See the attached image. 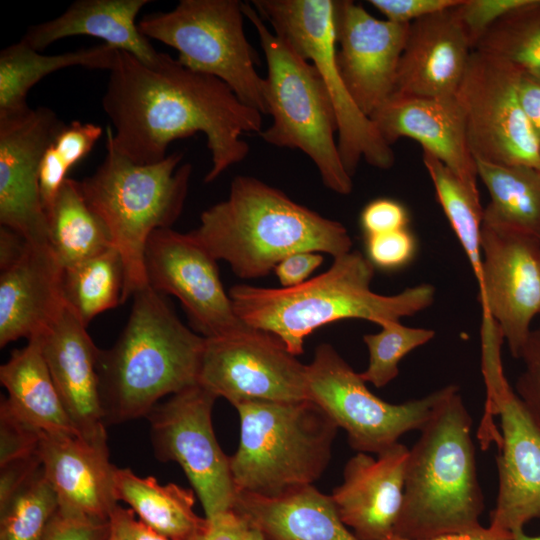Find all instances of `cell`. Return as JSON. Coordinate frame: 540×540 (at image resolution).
I'll list each match as a JSON object with an SVG mask.
<instances>
[{
  "label": "cell",
  "mask_w": 540,
  "mask_h": 540,
  "mask_svg": "<svg viewBox=\"0 0 540 540\" xmlns=\"http://www.w3.org/2000/svg\"><path fill=\"white\" fill-rule=\"evenodd\" d=\"M101 104L115 129L106 128L113 145L137 164L157 163L171 142L203 133L211 155L206 183L247 157L244 134L262 131L263 114L226 83L166 53L145 64L119 50Z\"/></svg>",
  "instance_id": "cell-1"
},
{
  "label": "cell",
  "mask_w": 540,
  "mask_h": 540,
  "mask_svg": "<svg viewBox=\"0 0 540 540\" xmlns=\"http://www.w3.org/2000/svg\"><path fill=\"white\" fill-rule=\"evenodd\" d=\"M190 233L243 279L266 276L292 253H327L336 258L352 247L340 222L250 176L235 177L228 198L203 211L200 225Z\"/></svg>",
  "instance_id": "cell-2"
},
{
  "label": "cell",
  "mask_w": 540,
  "mask_h": 540,
  "mask_svg": "<svg viewBox=\"0 0 540 540\" xmlns=\"http://www.w3.org/2000/svg\"><path fill=\"white\" fill-rule=\"evenodd\" d=\"M374 269L365 255L350 251L334 258L326 272L298 286L235 285L229 296L235 314L245 324L272 333L297 356L303 353L305 338L321 326L342 319H364L383 326L433 303L431 284L409 287L395 295L373 292Z\"/></svg>",
  "instance_id": "cell-3"
},
{
  "label": "cell",
  "mask_w": 540,
  "mask_h": 540,
  "mask_svg": "<svg viewBox=\"0 0 540 540\" xmlns=\"http://www.w3.org/2000/svg\"><path fill=\"white\" fill-rule=\"evenodd\" d=\"M205 341L180 321L162 294L149 285L135 292L123 332L99 353L104 423L146 417L164 396L198 384Z\"/></svg>",
  "instance_id": "cell-4"
},
{
  "label": "cell",
  "mask_w": 540,
  "mask_h": 540,
  "mask_svg": "<svg viewBox=\"0 0 540 540\" xmlns=\"http://www.w3.org/2000/svg\"><path fill=\"white\" fill-rule=\"evenodd\" d=\"M472 424L458 386L451 384L409 449L394 535L420 540L482 527Z\"/></svg>",
  "instance_id": "cell-5"
},
{
  "label": "cell",
  "mask_w": 540,
  "mask_h": 540,
  "mask_svg": "<svg viewBox=\"0 0 540 540\" xmlns=\"http://www.w3.org/2000/svg\"><path fill=\"white\" fill-rule=\"evenodd\" d=\"M174 152L154 164H137L120 153L106 131V155L96 171L79 181L91 210L106 226L121 255V303L148 285L145 250L151 234L170 228L180 216L192 166Z\"/></svg>",
  "instance_id": "cell-6"
},
{
  "label": "cell",
  "mask_w": 540,
  "mask_h": 540,
  "mask_svg": "<svg viewBox=\"0 0 540 540\" xmlns=\"http://www.w3.org/2000/svg\"><path fill=\"white\" fill-rule=\"evenodd\" d=\"M240 440L230 456L237 493L279 497L326 470L338 426L310 399L236 404Z\"/></svg>",
  "instance_id": "cell-7"
},
{
  "label": "cell",
  "mask_w": 540,
  "mask_h": 540,
  "mask_svg": "<svg viewBox=\"0 0 540 540\" xmlns=\"http://www.w3.org/2000/svg\"><path fill=\"white\" fill-rule=\"evenodd\" d=\"M244 16L255 27L266 64V102L271 125L262 139L279 148L298 149L317 167L323 184L347 195L353 188L338 150L335 111L315 67L272 32L251 3Z\"/></svg>",
  "instance_id": "cell-8"
},
{
  "label": "cell",
  "mask_w": 540,
  "mask_h": 540,
  "mask_svg": "<svg viewBox=\"0 0 540 540\" xmlns=\"http://www.w3.org/2000/svg\"><path fill=\"white\" fill-rule=\"evenodd\" d=\"M244 17L239 0H181L170 11L145 15L138 27L174 48L182 65L222 80L244 104L266 115V81L256 70Z\"/></svg>",
  "instance_id": "cell-9"
},
{
  "label": "cell",
  "mask_w": 540,
  "mask_h": 540,
  "mask_svg": "<svg viewBox=\"0 0 540 540\" xmlns=\"http://www.w3.org/2000/svg\"><path fill=\"white\" fill-rule=\"evenodd\" d=\"M274 33L310 62L331 99L338 128L342 163L352 177L361 159L388 169L395 155L375 123L350 95L337 63L335 0H252L250 2Z\"/></svg>",
  "instance_id": "cell-10"
},
{
  "label": "cell",
  "mask_w": 540,
  "mask_h": 540,
  "mask_svg": "<svg viewBox=\"0 0 540 540\" xmlns=\"http://www.w3.org/2000/svg\"><path fill=\"white\" fill-rule=\"evenodd\" d=\"M366 382L327 343L320 344L306 369L307 398L345 430L357 452L379 454L405 433L421 430L451 385L429 395L391 404L375 396Z\"/></svg>",
  "instance_id": "cell-11"
},
{
  "label": "cell",
  "mask_w": 540,
  "mask_h": 540,
  "mask_svg": "<svg viewBox=\"0 0 540 540\" xmlns=\"http://www.w3.org/2000/svg\"><path fill=\"white\" fill-rule=\"evenodd\" d=\"M521 72L509 62L473 50L456 98L475 160L540 164V145L519 98Z\"/></svg>",
  "instance_id": "cell-12"
},
{
  "label": "cell",
  "mask_w": 540,
  "mask_h": 540,
  "mask_svg": "<svg viewBox=\"0 0 540 540\" xmlns=\"http://www.w3.org/2000/svg\"><path fill=\"white\" fill-rule=\"evenodd\" d=\"M501 345L496 338L481 342L486 411L499 414L502 429L499 489L490 526L514 534L540 518V430L505 377Z\"/></svg>",
  "instance_id": "cell-13"
},
{
  "label": "cell",
  "mask_w": 540,
  "mask_h": 540,
  "mask_svg": "<svg viewBox=\"0 0 540 540\" xmlns=\"http://www.w3.org/2000/svg\"><path fill=\"white\" fill-rule=\"evenodd\" d=\"M216 399L198 383L156 404L146 416L156 458L180 465L206 518L232 510L236 499L230 458L212 425Z\"/></svg>",
  "instance_id": "cell-14"
},
{
  "label": "cell",
  "mask_w": 540,
  "mask_h": 540,
  "mask_svg": "<svg viewBox=\"0 0 540 540\" xmlns=\"http://www.w3.org/2000/svg\"><path fill=\"white\" fill-rule=\"evenodd\" d=\"M306 369L278 337L247 326L230 336L206 338L199 384L233 406L300 401L308 399Z\"/></svg>",
  "instance_id": "cell-15"
},
{
  "label": "cell",
  "mask_w": 540,
  "mask_h": 540,
  "mask_svg": "<svg viewBox=\"0 0 540 540\" xmlns=\"http://www.w3.org/2000/svg\"><path fill=\"white\" fill-rule=\"evenodd\" d=\"M216 259L191 235L158 229L148 239V285L181 302L193 328L205 338H221L245 329L220 280Z\"/></svg>",
  "instance_id": "cell-16"
},
{
  "label": "cell",
  "mask_w": 540,
  "mask_h": 540,
  "mask_svg": "<svg viewBox=\"0 0 540 540\" xmlns=\"http://www.w3.org/2000/svg\"><path fill=\"white\" fill-rule=\"evenodd\" d=\"M482 313L497 323L513 358L520 359L540 315V240L517 231L482 224Z\"/></svg>",
  "instance_id": "cell-17"
},
{
  "label": "cell",
  "mask_w": 540,
  "mask_h": 540,
  "mask_svg": "<svg viewBox=\"0 0 540 540\" xmlns=\"http://www.w3.org/2000/svg\"><path fill=\"white\" fill-rule=\"evenodd\" d=\"M64 125L44 106L0 115V223L29 244H49L39 167Z\"/></svg>",
  "instance_id": "cell-18"
},
{
  "label": "cell",
  "mask_w": 540,
  "mask_h": 540,
  "mask_svg": "<svg viewBox=\"0 0 540 540\" xmlns=\"http://www.w3.org/2000/svg\"><path fill=\"white\" fill-rule=\"evenodd\" d=\"M410 24L380 20L362 5L336 1L337 63L360 110L371 117L395 92Z\"/></svg>",
  "instance_id": "cell-19"
},
{
  "label": "cell",
  "mask_w": 540,
  "mask_h": 540,
  "mask_svg": "<svg viewBox=\"0 0 540 540\" xmlns=\"http://www.w3.org/2000/svg\"><path fill=\"white\" fill-rule=\"evenodd\" d=\"M409 448L397 442L373 458L358 452L343 470V482L330 495L341 521L359 540L394 535L403 500Z\"/></svg>",
  "instance_id": "cell-20"
},
{
  "label": "cell",
  "mask_w": 540,
  "mask_h": 540,
  "mask_svg": "<svg viewBox=\"0 0 540 540\" xmlns=\"http://www.w3.org/2000/svg\"><path fill=\"white\" fill-rule=\"evenodd\" d=\"M39 453L44 475L57 495L59 512L109 520L118 502L107 436L87 439L42 432Z\"/></svg>",
  "instance_id": "cell-21"
},
{
  "label": "cell",
  "mask_w": 540,
  "mask_h": 540,
  "mask_svg": "<svg viewBox=\"0 0 540 540\" xmlns=\"http://www.w3.org/2000/svg\"><path fill=\"white\" fill-rule=\"evenodd\" d=\"M370 118L389 145L401 137L419 142L424 151L478 190L476 160L456 97L437 99L394 93Z\"/></svg>",
  "instance_id": "cell-22"
},
{
  "label": "cell",
  "mask_w": 540,
  "mask_h": 540,
  "mask_svg": "<svg viewBox=\"0 0 540 540\" xmlns=\"http://www.w3.org/2000/svg\"><path fill=\"white\" fill-rule=\"evenodd\" d=\"M48 370L71 421L87 439L106 435L98 378L100 349L68 308L38 337Z\"/></svg>",
  "instance_id": "cell-23"
},
{
  "label": "cell",
  "mask_w": 540,
  "mask_h": 540,
  "mask_svg": "<svg viewBox=\"0 0 540 540\" xmlns=\"http://www.w3.org/2000/svg\"><path fill=\"white\" fill-rule=\"evenodd\" d=\"M63 273L49 244H29L0 275V346L44 334L67 305Z\"/></svg>",
  "instance_id": "cell-24"
},
{
  "label": "cell",
  "mask_w": 540,
  "mask_h": 540,
  "mask_svg": "<svg viewBox=\"0 0 540 540\" xmlns=\"http://www.w3.org/2000/svg\"><path fill=\"white\" fill-rule=\"evenodd\" d=\"M473 48L453 8L410 24L394 93L456 97Z\"/></svg>",
  "instance_id": "cell-25"
},
{
  "label": "cell",
  "mask_w": 540,
  "mask_h": 540,
  "mask_svg": "<svg viewBox=\"0 0 540 540\" xmlns=\"http://www.w3.org/2000/svg\"><path fill=\"white\" fill-rule=\"evenodd\" d=\"M148 3L150 0H77L58 17L30 26L21 40L39 51L65 37L91 36L145 64H154L161 52L135 22Z\"/></svg>",
  "instance_id": "cell-26"
},
{
  "label": "cell",
  "mask_w": 540,
  "mask_h": 540,
  "mask_svg": "<svg viewBox=\"0 0 540 540\" xmlns=\"http://www.w3.org/2000/svg\"><path fill=\"white\" fill-rule=\"evenodd\" d=\"M233 510L268 540H359L313 485L273 498L237 493Z\"/></svg>",
  "instance_id": "cell-27"
},
{
  "label": "cell",
  "mask_w": 540,
  "mask_h": 540,
  "mask_svg": "<svg viewBox=\"0 0 540 540\" xmlns=\"http://www.w3.org/2000/svg\"><path fill=\"white\" fill-rule=\"evenodd\" d=\"M8 397L1 403L17 418L46 434L79 435L61 401L38 338L15 350L0 367Z\"/></svg>",
  "instance_id": "cell-28"
},
{
  "label": "cell",
  "mask_w": 540,
  "mask_h": 540,
  "mask_svg": "<svg viewBox=\"0 0 540 540\" xmlns=\"http://www.w3.org/2000/svg\"><path fill=\"white\" fill-rule=\"evenodd\" d=\"M119 50L107 44L44 55L20 40L0 52V115L29 109L27 95L42 78L60 69L80 66L110 71Z\"/></svg>",
  "instance_id": "cell-29"
},
{
  "label": "cell",
  "mask_w": 540,
  "mask_h": 540,
  "mask_svg": "<svg viewBox=\"0 0 540 540\" xmlns=\"http://www.w3.org/2000/svg\"><path fill=\"white\" fill-rule=\"evenodd\" d=\"M114 495L145 524L170 540H188L206 522L194 510L195 492L174 483L161 485L154 477H140L115 467Z\"/></svg>",
  "instance_id": "cell-30"
},
{
  "label": "cell",
  "mask_w": 540,
  "mask_h": 540,
  "mask_svg": "<svg viewBox=\"0 0 540 540\" xmlns=\"http://www.w3.org/2000/svg\"><path fill=\"white\" fill-rule=\"evenodd\" d=\"M478 179L490 194L483 223L540 240V169L476 160Z\"/></svg>",
  "instance_id": "cell-31"
},
{
  "label": "cell",
  "mask_w": 540,
  "mask_h": 540,
  "mask_svg": "<svg viewBox=\"0 0 540 540\" xmlns=\"http://www.w3.org/2000/svg\"><path fill=\"white\" fill-rule=\"evenodd\" d=\"M45 212L48 243L64 269L113 246L106 226L85 201L79 181L67 178Z\"/></svg>",
  "instance_id": "cell-32"
},
{
  "label": "cell",
  "mask_w": 540,
  "mask_h": 540,
  "mask_svg": "<svg viewBox=\"0 0 540 540\" xmlns=\"http://www.w3.org/2000/svg\"><path fill=\"white\" fill-rule=\"evenodd\" d=\"M123 284V262L114 246L63 273L66 305L86 327L98 314L121 303Z\"/></svg>",
  "instance_id": "cell-33"
},
{
  "label": "cell",
  "mask_w": 540,
  "mask_h": 540,
  "mask_svg": "<svg viewBox=\"0 0 540 540\" xmlns=\"http://www.w3.org/2000/svg\"><path fill=\"white\" fill-rule=\"evenodd\" d=\"M423 163L437 199L470 262L478 285L482 279V224L484 209L478 190L466 185L444 163L423 150Z\"/></svg>",
  "instance_id": "cell-34"
},
{
  "label": "cell",
  "mask_w": 540,
  "mask_h": 540,
  "mask_svg": "<svg viewBox=\"0 0 540 540\" xmlns=\"http://www.w3.org/2000/svg\"><path fill=\"white\" fill-rule=\"evenodd\" d=\"M474 50L497 56L540 80V0H531L500 18Z\"/></svg>",
  "instance_id": "cell-35"
},
{
  "label": "cell",
  "mask_w": 540,
  "mask_h": 540,
  "mask_svg": "<svg viewBox=\"0 0 540 540\" xmlns=\"http://www.w3.org/2000/svg\"><path fill=\"white\" fill-rule=\"evenodd\" d=\"M57 510V495L41 467L0 507V540H43Z\"/></svg>",
  "instance_id": "cell-36"
},
{
  "label": "cell",
  "mask_w": 540,
  "mask_h": 540,
  "mask_svg": "<svg viewBox=\"0 0 540 540\" xmlns=\"http://www.w3.org/2000/svg\"><path fill=\"white\" fill-rule=\"evenodd\" d=\"M434 336L431 329L407 327L400 321L388 322L378 333L364 335L369 364L360 377L377 388L384 387L398 376L400 361Z\"/></svg>",
  "instance_id": "cell-37"
},
{
  "label": "cell",
  "mask_w": 540,
  "mask_h": 540,
  "mask_svg": "<svg viewBox=\"0 0 540 540\" xmlns=\"http://www.w3.org/2000/svg\"><path fill=\"white\" fill-rule=\"evenodd\" d=\"M366 258L382 270L404 268L415 257L417 241L409 228L365 237Z\"/></svg>",
  "instance_id": "cell-38"
},
{
  "label": "cell",
  "mask_w": 540,
  "mask_h": 540,
  "mask_svg": "<svg viewBox=\"0 0 540 540\" xmlns=\"http://www.w3.org/2000/svg\"><path fill=\"white\" fill-rule=\"evenodd\" d=\"M531 0H462L453 8L473 50L482 36L500 18Z\"/></svg>",
  "instance_id": "cell-39"
},
{
  "label": "cell",
  "mask_w": 540,
  "mask_h": 540,
  "mask_svg": "<svg viewBox=\"0 0 540 540\" xmlns=\"http://www.w3.org/2000/svg\"><path fill=\"white\" fill-rule=\"evenodd\" d=\"M520 359L524 370L517 378L514 391L540 430V324L531 330Z\"/></svg>",
  "instance_id": "cell-40"
},
{
  "label": "cell",
  "mask_w": 540,
  "mask_h": 540,
  "mask_svg": "<svg viewBox=\"0 0 540 540\" xmlns=\"http://www.w3.org/2000/svg\"><path fill=\"white\" fill-rule=\"evenodd\" d=\"M42 432L0 405V466L36 453Z\"/></svg>",
  "instance_id": "cell-41"
},
{
  "label": "cell",
  "mask_w": 540,
  "mask_h": 540,
  "mask_svg": "<svg viewBox=\"0 0 540 540\" xmlns=\"http://www.w3.org/2000/svg\"><path fill=\"white\" fill-rule=\"evenodd\" d=\"M102 134L101 126L74 120L64 125L57 134L53 146L71 169L90 153Z\"/></svg>",
  "instance_id": "cell-42"
},
{
  "label": "cell",
  "mask_w": 540,
  "mask_h": 540,
  "mask_svg": "<svg viewBox=\"0 0 540 540\" xmlns=\"http://www.w3.org/2000/svg\"><path fill=\"white\" fill-rule=\"evenodd\" d=\"M409 213L400 202L378 198L368 203L360 214V226L365 237L408 227Z\"/></svg>",
  "instance_id": "cell-43"
},
{
  "label": "cell",
  "mask_w": 540,
  "mask_h": 540,
  "mask_svg": "<svg viewBox=\"0 0 540 540\" xmlns=\"http://www.w3.org/2000/svg\"><path fill=\"white\" fill-rule=\"evenodd\" d=\"M109 520L62 514L57 510L43 540H109Z\"/></svg>",
  "instance_id": "cell-44"
},
{
  "label": "cell",
  "mask_w": 540,
  "mask_h": 540,
  "mask_svg": "<svg viewBox=\"0 0 540 540\" xmlns=\"http://www.w3.org/2000/svg\"><path fill=\"white\" fill-rule=\"evenodd\" d=\"M462 0H369L386 20L411 24L421 18L458 6Z\"/></svg>",
  "instance_id": "cell-45"
},
{
  "label": "cell",
  "mask_w": 540,
  "mask_h": 540,
  "mask_svg": "<svg viewBox=\"0 0 540 540\" xmlns=\"http://www.w3.org/2000/svg\"><path fill=\"white\" fill-rule=\"evenodd\" d=\"M42 467L36 453L0 466V507L5 505Z\"/></svg>",
  "instance_id": "cell-46"
},
{
  "label": "cell",
  "mask_w": 540,
  "mask_h": 540,
  "mask_svg": "<svg viewBox=\"0 0 540 540\" xmlns=\"http://www.w3.org/2000/svg\"><path fill=\"white\" fill-rule=\"evenodd\" d=\"M112 540H170L141 521L131 509L117 504L109 516Z\"/></svg>",
  "instance_id": "cell-47"
},
{
  "label": "cell",
  "mask_w": 540,
  "mask_h": 540,
  "mask_svg": "<svg viewBox=\"0 0 540 540\" xmlns=\"http://www.w3.org/2000/svg\"><path fill=\"white\" fill-rule=\"evenodd\" d=\"M250 526L233 509L211 518L188 540H247Z\"/></svg>",
  "instance_id": "cell-48"
},
{
  "label": "cell",
  "mask_w": 540,
  "mask_h": 540,
  "mask_svg": "<svg viewBox=\"0 0 540 540\" xmlns=\"http://www.w3.org/2000/svg\"><path fill=\"white\" fill-rule=\"evenodd\" d=\"M323 262L318 252H296L283 258L274 272L283 288L298 286L308 280L312 272Z\"/></svg>",
  "instance_id": "cell-49"
},
{
  "label": "cell",
  "mask_w": 540,
  "mask_h": 540,
  "mask_svg": "<svg viewBox=\"0 0 540 540\" xmlns=\"http://www.w3.org/2000/svg\"><path fill=\"white\" fill-rule=\"evenodd\" d=\"M69 170L52 143L44 152L39 167V186L45 210L68 178Z\"/></svg>",
  "instance_id": "cell-50"
},
{
  "label": "cell",
  "mask_w": 540,
  "mask_h": 540,
  "mask_svg": "<svg viewBox=\"0 0 540 540\" xmlns=\"http://www.w3.org/2000/svg\"><path fill=\"white\" fill-rule=\"evenodd\" d=\"M519 98L525 116L540 145V80L521 74Z\"/></svg>",
  "instance_id": "cell-51"
},
{
  "label": "cell",
  "mask_w": 540,
  "mask_h": 540,
  "mask_svg": "<svg viewBox=\"0 0 540 540\" xmlns=\"http://www.w3.org/2000/svg\"><path fill=\"white\" fill-rule=\"evenodd\" d=\"M28 242L15 231L1 226L0 229V269L13 265L25 252Z\"/></svg>",
  "instance_id": "cell-52"
},
{
  "label": "cell",
  "mask_w": 540,
  "mask_h": 540,
  "mask_svg": "<svg viewBox=\"0 0 540 540\" xmlns=\"http://www.w3.org/2000/svg\"><path fill=\"white\" fill-rule=\"evenodd\" d=\"M387 540H412V539H406V538L398 537L396 535H392ZM420 540H513V534L511 532L499 530L491 526H489L488 528L482 526L473 531L446 534V535H441L434 538L420 539Z\"/></svg>",
  "instance_id": "cell-53"
},
{
  "label": "cell",
  "mask_w": 540,
  "mask_h": 540,
  "mask_svg": "<svg viewBox=\"0 0 540 540\" xmlns=\"http://www.w3.org/2000/svg\"><path fill=\"white\" fill-rule=\"evenodd\" d=\"M513 540H540V535L530 536L525 534L524 530H520L513 534Z\"/></svg>",
  "instance_id": "cell-54"
},
{
  "label": "cell",
  "mask_w": 540,
  "mask_h": 540,
  "mask_svg": "<svg viewBox=\"0 0 540 540\" xmlns=\"http://www.w3.org/2000/svg\"><path fill=\"white\" fill-rule=\"evenodd\" d=\"M247 540H268L262 533L250 527Z\"/></svg>",
  "instance_id": "cell-55"
},
{
  "label": "cell",
  "mask_w": 540,
  "mask_h": 540,
  "mask_svg": "<svg viewBox=\"0 0 540 540\" xmlns=\"http://www.w3.org/2000/svg\"><path fill=\"white\" fill-rule=\"evenodd\" d=\"M537 168H539V169H540V164H539V166H538Z\"/></svg>",
  "instance_id": "cell-56"
},
{
  "label": "cell",
  "mask_w": 540,
  "mask_h": 540,
  "mask_svg": "<svg viewBox=\"0 0 540 540\" xmlns=\"http://www.w3.org/2000/svg\"><path fill=\"white\" fill-rule=\"evenodd\" d=\"M109 540H112V539L109 538Z\"/></svg>",
  "instance_id": "cell-57"
}]
</instances>
